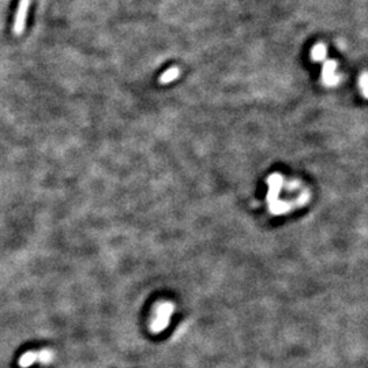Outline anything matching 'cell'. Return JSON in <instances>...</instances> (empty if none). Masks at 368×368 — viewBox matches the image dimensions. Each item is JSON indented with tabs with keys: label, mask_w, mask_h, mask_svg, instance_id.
<instances>
[{
	"label": "cell",
	"mask_w": 368,
	"mask_h": 368,
	"mask_svg": "<svg viewBox=\"0 0 368 368\" xmlns=\"http://www.w3.org/2000/svg\"><path fill=\"white\" fill-rule=\"evenodd\" d=\"M30 3H32V0H19V3H18L17 13H15L14 26H13V32H14L15 35H21L23 33V30H25L26 17H28Z\"/></svg>",
	"instance_id": "obj_1"
},
{
	"label": "cell",
	"mask_w": 368,
	"mask_h": 368,
	"mask_svg": "<svg viewBox=\"0 0 368 368\" xmlns=\"http://www.w3.org/2000/svg\"><path fill=\"white\" fill-rule=\"evenodd\" d=\"M37 361V350H29L22 354L21 359L18 360V366L21 368H29Z\"/></svg>",
	"instance_id": "obj_2"
},
{
	"label": "cell",
	"mask_w": 368,
	"mask_h": 368,
	"mask_svg": "<svg viewBox=\"0 0 368 368\" xmlns=\"http://www.w3.org/2000/svg\"><path fill=\"white\" fill-rule=\"evenodd\" d=\"M55 360V352L51 349H41L37 350V361L41 364H48Z\"/></svg>",
	"instance_id": "obj_3"
},
{
	"label": "cell",
	"mask_w": 368,
	"mask_h": 368,
	"mask_svg": "<svg viewBox=\"0 0 368 368\" xmlns=\"http://www.w3.org/2000/svg\"><path fill=\"white\" fill-rule=\"evenodd\" d=\"M172 71H174V70H169L167 74H165L164 77L161 78V79H162V81H167V79H171V78L174 79V78L177 75V70H175V72H172Z\"/></svg>",
	"instance_id": "obj_4"
},
{
	"label": "cell",
	"mask_w": 368,
	"mask_h": 368,
	"mask_svg": "<svg viewBox=\"0 0 368 368\" xmlns=\"http://www.w3.org/2000/svg\"><path fill=\"white\" fill-rule=\"evenodd\" d=\"M314 52H315V56H316V57H320V56H323L325 53H326V51H325L323 48H320V47H319V48L315 49Z\"/></svg>",
	"instance_id": "obj_5"
}]
</instances>
